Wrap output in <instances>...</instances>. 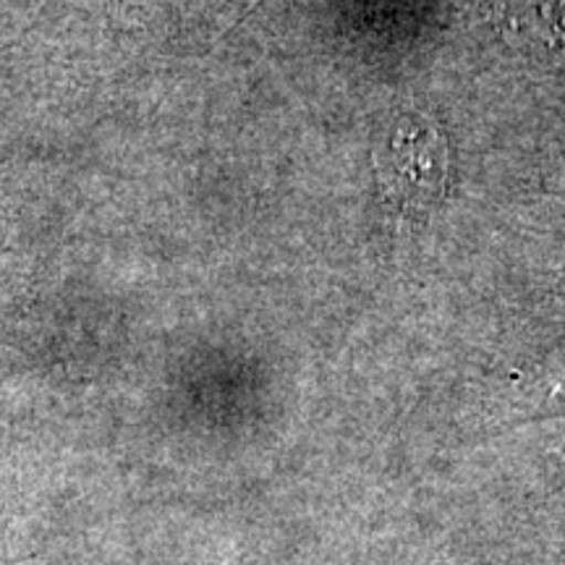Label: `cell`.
Here are the masks:
<instances>
[{
    "mask_svg": "<svg viewBox=\"0 0 565 565\" xmlns=\"http://www.w3.org/2000/svg\"><path fill=\"white\" fill-rule=\"evenodd\" d=\"M374 168L391 202L404 210L429 207L445 192L448 145L427 116L406 113L374 152Z\"/></svg>",
    "mask_w": 565,
    "mask_h": 565,
    "instance_id": "cell-1",
    "label": "cell"
}]
</instances>
